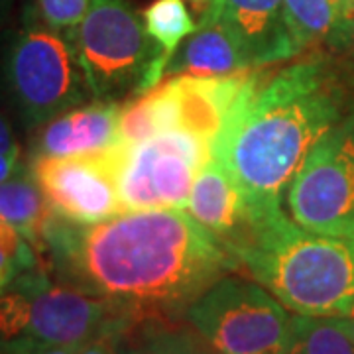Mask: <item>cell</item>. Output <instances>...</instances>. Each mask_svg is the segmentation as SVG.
<instances>
[{
  "instance_id": "cell-1",
  "label": "cell",
  "mask_w": 354,
  "mask_h": 354,
  "mask_svg": "<svg viewBox=\"0 0 354 354\" xmlns=\"http://www.w3.org/2000/svg\"><path fill=\"white\" fill-rule=\"evenodd\" d=\"M39 252L53 278L88 295L146 311L187 309L241 268L223 242L181 209L134 211L95 225L51 216Z\"/></svg>"
},
{
  "instance_id": "cell-2",
  "label": "cell",
  "mask_w": 354,
  "mask_h": 354,
  "mask_svg": "<svg viewBox=\"0 0 354 354\" xmlns=\"http://www.w3.org/2000/svg\"><path fill=\"white\" fill-rule=\"evenodd\" d=\"M346 113V93L321 55L272 77L256 71L216 134L213 160L254 211H279L305 158Z\"/></svg>"
},
{
  "instance_id": "cell-3",
  "label": "cell",
  "mask_w": 354,
  "mask_h": 354,
  "mask_svg": "<svg viewBox=\"0 0 354 354\" xmlns=\"http://www.w3.org/2000/svg\"><path fill=\"white\" fill-rule=\"evenodd\" d=\"M234 256L291 313L342 317L354 305V239L311 232L279 209L256 215Z\"/></svg>"
},
{
  "instance_id": "cell-4",
  "label": "cell",
  "mask_w": 354,
  "mask_h": 354,
  "mask_svg": "<svg viewBox=\"0 0 354 354\" xmlns=\"http://www.w3.org/2000/svg\"><path fill=\"white\" fill-rule=\"evenodd\" d=\"M138 317V311L71 288L36 266L0 293V341L81 346L104 333H127Z\"/></svg>"
},
{
  "instance_id": "cell-5",
  "label": "cell",
  "mask_w": 354,
  "mask_h": 354,
  "mask_svg": "<svg viewBox=\"0 0 354 354\" xmlns=\"http://www.w3.org/2000/svg\"><path fill=\"white\" fill-rule=\"evenodd\" d=\"M69 39L97 101H113L130 88L150 91L165 75L164 51L128 0H91L81 24L69 30Z\"/></svg>"
},
{
  "instance_id": "cell-6",
  "label": "cell",
  "mask_w": 354,
  "mask_h": 354,
  "mask_svg": "<svg viewBox=\"0 0 354 354\" xmlns=\"http://www.w3.org/2000/svg\"><path fill=\"white\" fill-rule=\"evenodd\" d=\"M4 87L30 128L79 106L91 93L73 41L39 20L18 32L6 51Z\"/></svg>"
},
{
  "instance_id": "cell-7",
  "label": "cell",
  "mask_w": 354,
  "mask_h": 354,
  "mask_svg": "<svg viewBox=\"0 0 354 354\" xmlns=\"http://www.w3.org/2000/svg\"><path fill=\"white\" fill-rule=\"evenodd\" d=\"M213 138L176 128L153 138L114 150L116 185L122 213L185 209L191 189L213 160Z\"/></svg>"
},
{
  "instance_id": "cell-8",
  "label": "cell",
  "mask_w": 354,
  "mask_h": 354,
  "mask_svg": "<svg viewBox=\"0 0 354 354\" xmlns=\"http://www.w3.org/2000/svg\"><path fill=\"white\" fill-rule=\"evenodd\" d=\"M185 315L223 354H286L290 344L293 313L256 279L223 276Z\"/></svg>"
},
{
  "instance_id": "cell-9",
  "label": "cell",
  "mask_w": 354,
  "mask_h": 354,
  "mask_svg": "<svg viewBox=\"0 0 354 354\" xmlns=\"http://www.w3.org/2000/svg\"><path fill=\"white\" fill-rule=\"evenodd\" d=\"M286 193L293 223L354 239V109L317 142Z\"/></svg>"
},
{
  "instance_id": "cell-10",
  "label": "cell",
  "mask_w": 354,
  "mask_h": 354,
  "mask_svg": "<svg viewBox=\"0 0 354 354\" xmlns=\"http://www.w3.org/2000/svg\"><path fill=\"white\" fill-rule=\"evenodd\" d=\"M113 148L99 153L32 158L30 171L53 215L73 225H95L122 213Z\"/></svg>"
},
{
  "instance_id": "cell-11",
  "label": "cell",
  "mask_w": 354,
  "mask_h": 354,
  "mask_svg": "<svg viewBox=\"0 0 354 354\" xmlns=\"http://www.w3.org/2000/svg\"><path fill=\"white\" fill-rule=\"evenodd\" d=\"M207 16L227 30L252 67L288 62L304 51L283 0H213Z\"/></svg>"
},
{
  "instance_id": "cell-12",
  "label": "cell",
  "mask_w": 354,
  "mask_h": 354,
  "mask_svg": "<svg viewBox=\"0 0 354 354\" xmlns=\"http://www.w3.org/2000/svg\"><path fill=\"white\" fill-rule=\"evenodd\" d=\"M185 209L232 254L246 241L256 223V211L215 160L197 176Z\"/></svg>"
},
{
  "instance_id": "cell-13",
  "label": "cell",
  "mask_w": 354,
  "mask_h": 354,
  "mask_svg": "<svg viewBox=\"0 0 354 354\" xmlns=\"http://www.w3.org/2000/svg\"><path fill=\"white\" fill-rule=\"evenodd\" d=\"M122 106L113 101L79 104L48 120L39 130L34 156H81L111 150L118 144Z\"/></svg>"
},
{
  "instance_id": "cell-14",
  "label": "cell",
  "mask_w": 354,
  "mask_h": 354,
  "mask_svg": "<svg viewBox=\"0 0 354 354\" xmlns=\"http://www.w3.org/2000/svg\"><path fill=\"white\" fill-rule=\"evenodd\" d=\"M252 69V64L230 38L227 30L207 16L199 30L174 53L165 67V75H230Z\"/></svg>"
},
{
  "instance_id": "cell-15",
  "label": "cell",
  "mask_w": 354,
  "mask_h": 354,
  "mask_svg": "<svg viewBox=\"0 0 354 354\" xmlns=\"http://www.w3.org/2000/svg\"><path fill=\"white\" fill-rule=\"evenodd\" d=\"M176 128H187V104L177 75L156 85L150 93L128 102L122 109L118 144H140Z\"/></svg>"
},
{
  "instance_id": "cell-16",
  "label": "cell",
  "mask_w": 354,
  "mask_h": 354,
  "mask_svg": "<svg viewBox=\"0 0 354 354\" xmlns=\"http://www.w3.org/2000/svg\"><path fill=\"white\" fill-rule=\"evenodd\" d=\"M291 32L299 46L344 50L354 41V16L339 0H283Z\"/></svg>"
},
{
  "instance_id": "cell-17",
  "label": "cell",
  "mask_w": 354,
  "mask_h": 354,
  "mask_svg": "<svg viewBox=\"0 0 354 354\" xmlns=\"http://www.w3.org/2000/svg\"><path fill=\"white\" fill-rule=\"evenodd\" d=\"M51 216L50 205L32 176L10 177L0 183V232L18 230L39 254Z\"/></svg>"
},
{
  "instance_id": "cell-18",
  "label": "cell",
  "mask_w": 354,
  "mask_h": 354,
  "mask_svg": "<svg viewBox=\"0 0 354 354\" xmlns=\"http://www.w3.org/2000/svg\"><path fill=\"white\" fill-rule=\"evenodd\" d=\"M286 354H354V339L342 317L293 313Z\"/></svg>"
},
{
  "instance_id": "cell-19",
  "label": "cell",
  "mask_w": 354,
  "mask_h": 354,
  "mask_svg": "<svg viewBox=\"0 0 354 354\" xmlns=\"http://www.w3.org/2000/svg\"><path fill=\"white\" fill-rule=\"evenodd\" d=\"M144 26L148 36L164 51L167 64L181 41L197 30L183 0H153L144 10Z\"/></svg>"
},
{
  "instance_id": "cell-20",
  "label": "cell",
  "mask_w": 354,
  "mask_h": 354,
  "mask_svg": "<svg viewBox=\"0 0 354 354\" xmlns=\"http://www.w3.org/2000/svg\"><path fill=\"white\" fill-rule=\"evenodd\" d=\"M39 262L34 244L18 230L0 232V293L26 270L36 268Z\"/></svg>"
},
{
  "instance_id": "cell-21",
  "label": "cell",
  "mask_w": 354,
  "mask_h": 354,
  "mask_svg": "<svg viewBox=\"0 0 354 354\" xmlns=\"http://www.w3.org/2000/svg\"><path fill=\"white\" fill-rule=\"evenodd\" d=\"M142 351L148 354H223L193 327L152 330Z\"/></svg>"
},
{
  "instance_id": "cell-22",
  "label": "cell",
  "mask_w": 354,
  "mask_h": 354,
  "mask_svg": "<svg viewBox=\"0 0 354 354\" xmlns=\"http://www.w3.org/2000/svg\"><path fill=\"white\" fill-rule=\"evenodd\" d=\"M91 0H36V14L41 24L53 30H73L85 18Z\"/></svg>"
},
{
  "instance_id": "cell-23",
  "label": "cell",
  "mask_w": 354,
  "mask_h": 354,
  "mask_svg": "<svg viewBox=\"0 0 354 354\" xmlns=\"http://www.w3.org/2000/svg\"><path fill=\"white\" fill-rule=\"evenodd\" d=\"M122 337H124V333H120V330L99 335L93 341L85 342L77 354H120Z\"/></svg>"
},
{
  "instance_id": "cell-24",
  "label": "cell",
  "mask_w": 354,
  "mask_h": 354,
  "mask_svg": "<svg viewBox=\"0 0 354 354\" xmlns=\"http://www.w3.org/2000/svg\"><path fill=\"white\" fill-rule=\"evenodd\" d=\"M26 354H77L83 346H59V344H34V342H24Z\"/></svg>"
},
{
  "instance_id": "cell-25",
  "label": "cell",
  "mask_w": 354,
  "mask_h": 354,
  "mask_svg": "<svg viewBox=\"0 0 354 354\" xmlns=\"http://www.w3.org/2000/svg\"><path fill=\"white\" fill-rule=\"evenodd\" d=\"M0 153H18V146L14 142L12 130L2 116H0Z\"/></svg>"
},
{
  "instance_id": "cell-26",
  "label": "cell",
  "mask_w": 354,
  "mask_h": 354,
  "mask_svg": "<svg viewBox=\"0 0 354 354\" xmlns=\"http://www.w3.org/2000/svg\"><path fill=\"white\" fill-rule=\"evenodd\" d=\"M18 169V153H0V183L10 179Z\"/></svg>"
},
{
  "instance_id": "cell-27",
  "label": "cell",
  "mask_w": 354,
  "mask_h": 354,
  "mask_svg": "<svg viewBox=\"0 0 354 354\" xmlns=\"http://www.w3.org/2000/svg\"><path fill=\"white\" fill-rule=\"evenodd\" d=\"M0 354H26L24 342L0 341Z\"/></svg>"
},
{
  "instance_id": "cell-28",
  "label": "cell",
  "mask_w": 354,
  "mask_h": 354,
  "mask_svg": "<svg viewBox=\"0 0 354 354\" xmlns=\"http://www.w3.org/2000/svg\"><path fill=\"white\" fill-rule=\"evenodd\" d=\"M342 319H344V323H346V327H348V330H351V335H353L354 339V305L342 315Z\"/></svg>"
},
{
  "instance_id": "cell-29",
  "label": "cell",
  "mask_w": 354,
  "mask_h": 354,
  "mask_svg": "<svg viewBox=\"0 0 354 354\" xmlns=\"http://www.w3.org/2000/svg\"><path fill=\"white\" fill-rule=\"evenodd\" d=\"M339 4H341L342 8L346 10L348 14H353L354 16V0H339Z\"/></svg>"
},
{
  "instance_id": "cell-30",
  "label": "cell",
  "mask_w": 354,
  "mask_h": 354,
  "mask_svg": "<svg viewBox=\"0 0 354 354\" xmlns=\"http://www.w3.org/2000/svg\"><path fill=\"white\" fill-rule=\"evenodd\" d=\"M6 8H8V0H0V22H2V18L6 14Z\"/></svg>"
},
{
  "instance_id": "cell-31",
  "label": "cell",
  "mask_w": 354,
  "mask_h": 354,
  "mask_svg": "<svg viewBox=\"0 0 354 354\" xmlns=\"http://www.w3.org/2000/svg\"><path fill=\"white\" fill-rule=\"evenodd\" d=\"M128 354H148L146 353V351H142V348H140V351H130V353Z\"/></svg>"
},
{
  "instance_id": "cell-32",
  "label": "cell",
  "mask_w": 354,
  "mask_h": 354,
  "mask_svg": "<svg viewBox=\"0 0 354 354\" xmlns=\"http://www.w3.org/2000/svg\"><path fill=\"white\" fill-rule=\"evenodd\" d=\"M197 2H205V0H197Z\"/></svg>"
}]
</instances>
